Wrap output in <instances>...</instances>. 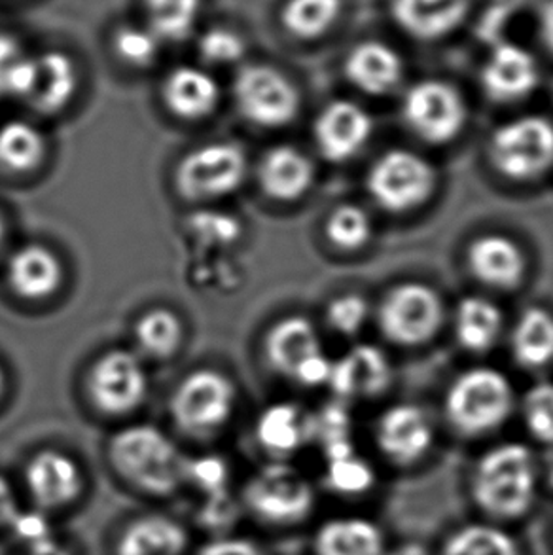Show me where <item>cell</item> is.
Masks as SVG:
<instances>
[{
	"instance_id": "d590c367",
	"label": "cell",
	"mask_w": 553,
	"mask_h": 555,
	"mask_svg": "<svg viewBox=\"0 0 553 555\" xmlns=\"http://www.w3.org/2000/svg\"><path fill=\"white\" fill-rule=\"evenodd\" d=\"M344 12V0H286L281 23L292 37L314 40L326 35Z\"/></svg>"
},
{
	"instance_id": "7402d4cb",
	"label": "cell",
	"mask_w": 553,
	"mask_h": 555,
	"mask_svg": "<svg viewBox=\"0 0 553 555\" xmlns=\"http://www.w3.org/2000/svg\"><path fill=\"white\" fill-rule=\"evenodd\" d=\"M345 78L368 95L382 98L397 90L404 78V61L400 53L375 40L355 46L344 61Z\"/></svg>"
},
{
	"instance_id": "1f68e13d",
	"label": "cell",
	"mask_w": 553,
	"mask_h": 555,
	"mask_svg": "<svg viewBox=\"0 0 553 555\" xmlns=\"http://www.w3.org/2000/svg\"><path fill=\"white\" fill-rule=\"evenodd\" d=\"M326 473L324 481L332 493L342 496H360L375 486L374 466L355 450L352 442L342 443L324 451Z\"/></svg>"
},
{
	"instance_id": "ee69618b",
	"label": "cell",
	"mask_w": 553,
	"mask_h": 555,
	"mask_svg": "<svg viewBox=\"0 0 553 555\" xmlns=\"http://www.w3.org/2000/svg\"><path fill=\"white\" fill-rule=\"evenodd\" d=\"M195 555H268L266 550L245 537H230L222 534L213 541L205 542Z\"/></svg>"
},
{
	"instance_id": "ba28073f",
	"label": "cell",
	"mask_w": 553,
	"mask_h": 555,
	"mask_svg": "<svg viewBox=\"0 0 553 555\" xmlns=\"http://www.w3.org/2000/svg\"><path fill=\"white\" fill-rule=\"evenodd\" d=\"M438 173L428 159L415 152L395 149L383 152L366 175V188L382 209L402 215L430 199Z\"/></svg>"
},
{
	"instance_id": "9c48e42d",
	"label": "cell",
	"mask_w": 553,
	"mask_h": 555,
	"mask_svg": "<svg viewBox=\"0 0 553 555\" xmlns=\"http://www.w3.org/2000/svg\"><path fill=\"white\" fill-rule=\"evenodd\" d=\"M233 99L245 120L266 129L288 126L301 106L296 83L279 68L263 63L241 68L233 82Z\"/></svg>"
},
{
	"instance_id": "60d3db41",
	"label": "cell",
	"mask_w": 553,
	"mask_h": 555,
	"mask_svg": "<svg viewBox=\"0 0 553 555\" xmlns=\"http://www.w3.org/2000/svg\"><path fill=\"white\" fill-rule=\"evenodd\" d=\"M197 53L207 65H235L247 53V42L228 27H213L197 38Z\"/></svg>"
},
{
	"instance_id": "ab89813d",
	"label": "cell",
	"mask_w": 553,
	"mask_h": 555,
	"mask_svg": "<svg viewBox=\"0 0 553 555\" xmlns=\"http://www.w3.org/2000/svg\"><path fill=\"white\" fill-rule=\"evenodd\" d=\"M230 465L220 455H200L188 461L187 488L205 499L230 495Z\"/></svg>"
},
{
	"instance_id": "4fadbf2b",
	"label": "cell",
	"mask_w": 553,
	"mask_h": 555,
	"mask_svg": "<svg viewBox=\"0 0 553 555\" xmlns=\"http://www.w3.org/2000/svg\"><path fill=\"white\" fill-rule=\"evenodd\" d=\"M86 389L95 410L111 417H121L136 412L144 402L149 374L136 353L111 349L91 364Z\"/></svg>"
},
{
	"instance_id": "52a82bcc",
	"label": "cell",
	"mask_w": 553,
	"mask_h": 555,
	"mask_svg": "<svg viewBox=\"0 0 553 555\" xmlns=\"http://www.w3.org/2000/svg\"><path fill=\"white\" fill-rule=\"evenodd\" d=\"M248 173V156L232 141L203 144L175 167V190L184 202H215L240 190Z\"/></svg>"
},
{
	"instance_id": "f5cc1de1",
	"label": "cell",
	"mask_w": 553,
	"mask_h": 555,
	"mask_svg": "<svg viewBox=\"0 0 553 555\" xmlns=\"http://www.w3.org/2000/svg\"><path fill=\"white\" fill-rule=\"evenodd\" d=\"M4 390H7V374H4V370L0 366V397L4 395Z\"/></svg>"
},
{
	"instance_id": "7bdbcfd3",
	"label": "cell",
	"mask_w": 553,
	"mask_h": 555,
	"mask_svg": "<svg viewBox=\"0 0 553 555\" xmlns=\"http://www.w3.org/2000/svg\"><path fill=\"white\" fill-rule=\"evenodd\" d=\"M195 232L202 233L209 241L218 243H232L241 233L237 218L230 217L226 212H207V217H197L194 220Z\"/></svg>"
},
{
	"instance_id": "83f0119b",
	"label": "cell",
	"mask_w": 553,
	"mask_h": 555,
	"mask_svg": "<svg viewBox=\"0 0 553 555\" xmlns=\"http://www.w3.org/2000/svg\"><path fill=\"white\" fill-rule=\"evenodd\" d=\"M78 90V68L73 57L60 50L37 55V80L30 91V106L40 114L61 113Z\"/></svg>"
},
{
	"instance_id": "d4e9b609",
	"label": "cell",
	"mask_w": 553,
	"mask_h": 555,
	"mask_svg": "<svg viewBox=\"0 0 553 555\" xmlns=\"http://www.w3.org/2000/svg\"><path fill=\"white\" fill-rule=\"evenodd\" d=\"M472 0H390L395 22L419 40H438L464 22Z\"/></svg>"
},
{
	"instance_id": "277c9868",
	"label": "cell",
	"mask_w": 553,
	"mask_h": 555,
	"mask_svg": "<svg viewBox=\"0 0 553 555\" xmlns=\"http://www.w3.org/2000/svg\"><path fill=\"white\" fill-rule=\"evenodd\" d=\"M240 504L256 524L294 527L313 514L317 493L296 466L286 461H271L245 481Z\"/></svg>"
},
{
	"instance_id": "3957f363",
	"label": "cell",
	"mask_w": 553,
	"mask_h": 555,
	"mask_svg": "<svg viewBox=\"0 0 553 555\" xmlns=\"http://www.w3.org/2000/svg\"><path fill=\"white\" fill-rule=\"evenodd\" d=\"M516 395L509 377L489 366L466 370L451 383L443 410L459 435L476 438L501 428L514 412Z\"/></svg>"
},
{
	"instance_id": "7dc6e473",
	"label": "cell",
	"mask_w": 553,
	"mask_h": 555,
	"mask_svg": "<svg viewBox=\"0 0 553 555\" xmlns=\"http://www.w3.org/2000/svg\"><path fill=\"white\" fill-rule=\"evenodd\" d=\"M17 555H76V552L68 548L67 544L61 542L57 537H50L46 541L33 542V544L22 546Z\"/></svg>"
},
{
	"instance_id": "9a60e30c",
	"label": "cell",
	"mask_w": 553,
	"mask_h": 555,
	"mask_svg": "<svg viewBox=\"0 0 553 555\" xmlns=\"http://www.w3.org/2000/svg\"><path fill=\"white\" fill-rule=\"evenodd\" d=\"M375 442L390 463L415 465L434 448L433 421L419 405H390L377 420Z\"/></svg>"
},
{
	"instance_id": "5b68a950",
	"label": "cell",
	"mask_w": 553,
	"mask_h": 555,
	"mask_svg": "<svg viewBox=\"0 0 553 555\" xmlns=\"http://www.w3.org/2000/svg\"><path fill=\"white\" fill-rule=\"evenodd\" d=\"M237 404L232 377L213 369H200L179 383L169 400L175 425L188 436L207 438L230 423Z\"/></svg>"
},
{
	"instance_id": "b9f144b4",
	"label": "cell",
	"mask_w": 553,
	"mask_h": 555,
	"mask_svg": "<svg viewBox=\"0 0 553 555\" xmlns=\"http://www.w3.org/2000/svg\"><path fill=\"white\" fill-rule=\"evenodd\" d=\"M368 317H370V304L360 294H339L326 308V323L332 331L344 338L357 336L364 328Z\"/></svg>"
},
{
	"instance_id": "6da1fadb",
	"label": "cell",
	"mask_w": 553,
	"mask_h": 555,
	"mask_svg": "<svg viewBox=\"0 0 553 555\" xmlns=\"http://www.w3.org/2000/svg\"><path fill=\"white\" fill-rule=\"evenodd\" d=\"M106 459L116 478L139 495L171 499L187 489L190 457L154 425H129L114 433Z\"/></svg>"
},
{
	"instance_id": "603a6c76",
	"label": "cell",
	"mask_w": 553,
	"mask_h": 555,
	"mask_svg": "<svg viewBox=\"0 0 553 555\" xmlns=\"http://www.w3.org/2000/svg\"><path fill=\"white\" fill-rule=\"evenodd\" d=\"M313 182V162L288 144L266 152L258 164V184L273 202H298L311 190Z\"/></svg>"
},
{
	"instance_id": "30bf717a",
	"label": "cell",
	"mask_w": 553,
	"mask_h": 555,
	"mask_svg": "<svg viewBox=\"0 0 553 555\" xmlns=\"http://www.w3.org/2000/svg\"><path fill=\"white\" fill-rule=\"evenodd\" d=\"M446 308L440 294L423 283H402L385 294L377 323L383 336L402 347L423 346L440 332Z\"/></svg>"
},
{
	"instance_id": "d6a6232c",
	"label": "cell",
	"mask_w": 553,
	"mask_h": 555,
	"mask_svg": "<svg viewBox=\"0 0 553 555\" xmlns=\"http://www.w3.org/2000/svg\"><path fill=\"white\" fill-rule=\"evenodd\" d=\"M440 555H522V546L504 527L476 521L449 534Z\"/></svg>"
},
{
	"instance_id": "836d02e7",
	"label": "cell",
	"mask_w": 553,
	"mask_h": 555,
	"mask_svg": "<svg viewBox=\"0 0 553 555\" xmlns=\"http://www.w3.org/2000/svg\"><path fill=\"white\" fill-rule=\"evenodd\" d=\"M203 0H144L146 27L162 44H179L194 35Z\"/></svg>"
},
{
	"instance_id": "f6af8a7d",
	"label": "cell",
	"mask_w": 553,
	"mask_h": 555,
	"mask_svg": "<svg viewBox=\"0 0 553 555\" xmlns=\"http://www.w3.org/2000/svg\"><path fill=\"white\" fill-rule=\"evenodd\" d=\"M22 512V503L14 483L0 473V533H10Z\"/></svg>"
},
{
	"instance_id": "bcb514c9",
	"label": "cell",
	"mask_w": 553,
	"mask_h": 555,
	"mask_svg": "<svg viewBox=\"0 0 553 555\" xmlns=\"http://www.w3.org/2000/svg\"><path fill=\"white\" fill-rule=\"evenodd\" d=\"M22 55L20 42L12 35L0 33V98L4 95V83L10 68Z\"/></svg>"
},
{
	"instance_id": "e0dca14e",
	"label": "cell",
	"mask_w": 553,
	"mask_h": 555,
	"mask_svg": "<svg viewBox=\"0 0 553 555\" xmlns=\"http://www.w3.org/2000/svg\"><path fill=\"white\" fill-rule=\"evenodd\" d=\"M188 527L162 512H144L129 518L114 541V555H188Z\"/></svg>"
},
{
	"instance_id": "5bb4252c",
	"label": "cell",
	"mask_w": 553,
	"mask_h": 555,
	"mask_svg": "<svg viewBox=\"0 0 553 555\" xmlns=\"http://www.w3.org/2000/svg\"><path fill=\"white\" fill-rule=\"evenodd\" d=\"M374 120L362 106L337 99L322 108L313 124L317 149L332 164L355 158L372 139Z\"/></svg>"
},
{
	"instance_id": "8992f818",
	"label": "cell",
	"mask_w": 553,
	"mask_h": 555,
	"mask_svg": "<svg viewBox=\"0 0 553 555\" xmlns=\"http://www.w3.org/2000/svg\"><path fill=\"white\" fill-rule=\"evenodd\" d=\"M487 156L497 173L514 182H531L553 167V121L522 116L494 129Z\"/></svg>"
},
{
	"instance_id": "f546056e",
	"label": "cell",
	"mask_w": 553,
	"mask_h": 555,
	"mask_svg": "<svg viewBox=\"0 0 553 555\" xmlns=\"http://www.w3.org/2000/svg\"><path fill=\"white\" fill-rule=\"evenodd\" d=\"M510 347L514 361L525 370H540L553 362V315L544 308L525 309L519 315Z\"/></svg>"
},
{
	"instance_id": "7a4b0ae2",
	"label": "cell",
	"mask_w": 553,
	"mask_h": 555,
	"mask_svg": "<svg viewBox=\"0 0 553 555\" xmlns=\"http://www.w3.org/2000/svg\"><path fill=\"white\" fill-rule=\"evenodd\" d=\"M540 466L525 443L504 442L479 455L471 476V495L493 521H516L539 496Z\"/></svg>"
},
{
	"instance_id": "f907efd6",
	"label": "cell",
	"mask_w": 553,
	"mask_h": 555,
	"mask_svg": "<svg viewBox=\"0 0 553 555\" xmlns=\"http://www.w3.org/2000/svg\"><path fill=\"white\" fill-rule=\"evenodd\" d=\"M540 476L544 478L548 483V488L553 491V451L548 455L546 463L540 468Z\"/></svg>"
},
{
	"instance_id": "44dd1931",
	"label": "cell",
	"mask_w": 553,
	"mask_h": 555,
	"mask_svg": "<svg viewBox=\"0 0 553 555\" xmlns=\"http://www.w3.org/2000/svg\"><path fill=\"white\" fill-rule=\"evenodd\" d=\"M63 263L52 248L29 243L17 248L8 260L7 281L15 296L23 300L40 301L60 291Z\"/></svg>"
},
{
	"instance_id": "8d00e7d4",
	"label": "cell",
	"mask_w": 553,
	"mask_h": 555,
	"mask_svg": "<svg viewBox=\"0 0 553 555\" xmlns=\"http://www.w3.org/2000/svg\"><path fill=\"white\" fill-rule=\"evenodd\" d=\"M324 233L334 247L345 253H355L370 243L374 235V224L362 207L355 203H344L330 212Z\"/></svg>"
},
{
	"instance_id": "cb8c5ba5",
	"label": "cell",
	"mask_w": 553,
	"mask_h": 555,
	"mask_svg": "<svg viewBox=\"0 0 553 555\" xmlns=\"http://www.w3.org/2000/svg\"><path fill=\"white\" fill-rule=\"evenodd\" d=\"M255 436L273 461H288L311 440V417L299 405L276 402L258 415Z\"/></svg>"
},
{
	"instance_id": "ffe728a7",
	"label": "cell",
	"mask_w": 553,
	"mask_h": 555,
	"mask_svg": "<svg viewBox=\"0 0 553 555\" xmlns=\"http://www.w3.org/2000/svg\"><path fill=\"white\" fill-rule=\"evenodd\" d=\"M222 98L220 83L205 68L180 65L165 76L162 99L167 111L184 121H200L215 114Z\"/></svg>"
},
{
	"instance_id": "8fae6325",
	"label": "cell",
	"mask_w": 553,
	"mask_h": 555,
	"mask_svg": "<svg viewBox=\"0 0 553 555\" xmlns=\"http://www.w3.org/2000/svg\"><path fill=\"white\" fill-rule=\"evenodd\" d=\"M406 126L428 144H448L463 133L468 105L455 86L443 80H421L406 91Z\"/></svg>"
},
{
	"instance_id": "4316f807",
	"label": "cell",
	"mask_w": 553,
	"mask_h": 555,
	"mask_svg": "<svg viewBox=\"0 0 553 555\" xmlns=\"http://www.w3.org/2000/svg\"><path fill=\"white\" fill-rule=\"evenodd\" d=\"M314 555H385L382 527L362 516L326 519L314 533Z\"/></svg>"
},
{
	"instance_id": "681fc988",
	"label": "cell",
	"mask_w": 553,
	"mask_h": 555,
	"mask_svg": "<svg viewBox=\"0 0 553 555\" xmlns=\"http://www.w3.org/2000/svg\"><path fill=\"white\" fill-rule=\"evenodd\" d=\"M385 555H434L430 548H426L421 542H404L393 550H387Z\"/></svg>"
},
{
	"instance_id": "c3c4849f",
	"label": "cell",
	"mask_w": 553,
	"mask_h": 555,
	"mask_svg": "<svg viewBox=\"0 0 553 555\" xmlns=\"http://www.w3.org/2000/svg\"><path fill=\"white\" fill-rule=\"evenodd\" d=\"M540 38L553 53V0H546L540 10Z\"/></svg>"
},
{
	"instance_id": "ac0fdd59",
	"label": "cell",
	"mask_w": 553,
	"mask_h": 555,
	"mask_svg": "<svg viewBox=\"0 0 553 555\" xmlns=\"http://www.w3.org/2000/svg\"><path fill=\"white\" fill-rule=\"evenodd\" d=\"M466 263L481 285L499 291H516L527 275V256L516 241L502 233H486L474 240Z\"/></svg>"
},
{
	"instance_id": "2e32d148",
	"label": "cell",
	"mask_w": 553,
	"mask_h": 555,
	"mask_svg": "<svg viewBox=\"0 0 553 555\" xmlns=\"http://www.w3.org/2000/svg\"><path fill=\"white\" fill-rule=\"evenodd\" d=\"M479 82L487 98L494 103H516L537 90L539 63L524 46L501 42L487 55Z\"/></svg>"
},
{
	"instance_id": "4dcf8cb0",
	"label": "cell",
	"mask_w": 553,
	"mask_h": 555,
	"mask_svg": "<svg viewBox=\"0 0 553 555\" xmlns=\"http://www.w3.org/2000/svg\"><path fill=\"white\" fill-rule=\"evenodd\" d=\"M46 156V139L29 121L10 120L0 126V169L12 175L35 171Z\"/></svg>"
},
{
	"instance_id": "f35d334b",
	"label": "cell",
	"mask_w": 553,
	"mask_h": 555,
	"mask_svg": "<svg viewBox=\"0 0 553 555\" xmlns=\"http://www.w3.org/2000/svg\"><path fill=\"white\" fill-rule=\"evenodd\" d=\"M522 415L529 435L553 448V383H537L525 392Z\"/></svg>"
},
{
	"instance_id": "484cf974",
	"label": "cell",
	"mask_w": 553,
	"mask_h": 555,
	"mask_svg": "<svg viewBox=\"0 0 553 555\" xmlns=\"http://www.w3.org/2000/svg\"><path fill=\"white\" fill-rule=\"evenodd\" d=\"M263 349L271 369L292 379L307 359L322 351V344L309 319L292 315L271 326L266 334Z\"/></svg>"
},
{
	"instance_id": "7c38bea8",
	"label": "cell",
	"mask_w": 553,
	"mask_h": 555,
	"mask_svg": "<svg viewBox=\"0 0 553 555\" xmlns=\"http://www.w3.org/2000/svg\"><path fill=\"white\" fill-rule=\"evenodd\" d=\"M23 488L35 511L46 516L80 504L88 476L73 455L60 450H40L23 466Z\"/></svg>"
},
{
	"instance_id": "e575fe53",
	"label": "cell",
	"mask_w": 553,
	"mask_h": 555,
	"mask_svg": "<svg viewBox=\"0 0 553 555\" xmlns=\"http://www.w3.org/2000/svg\"><path fill=\"white\" fill-rule=\"evenodd\" d=\"M136 339L137 346L141 347L146 357L165 361L179 353L184 339V326L180 317L171 309H150L137 321Z\"/></svg>"
},
{
	"instance_id": "db71d44e",
	"label": "cell",
	"mask_w": 553,
	"mask_h": 555,
	"mask_svg": "<svg viewBox=\"0 0 553 555\" xmlns=\"http://www.w3.org/2000/svg\"><path fill=\"white\" fill-rule=\"evenodd\" d=\"M4 235H7V222H4V217H2V212H0V245H2V241H4Z\"/></svg>"
},
{
	"instance_id": "d6986e66",
	"label": "cell",
	"mask_w": 553,
	"mask_h": 555,
	"mask_svg": "<svg viewBox=\"0 0 553 555\" xmlns=\"http://www.w3.org/2000/svg\"><path fill=\"white\" fill-rule=\"evenodd\" d=\"M393 369L380 347L362 344L334 361L329 387L342 398H375L389 389Z\"/></svg>"
},
{
	"instance_id": "74e56055",
	"label": "cell",
	"mask_w": 553,
	"mask_h": 555,
	"mask_svg": "<svg viewBox=\"0 0 553 555\" xmlns=\"http://www.w3.org/2000/svg\"><path fill=\"white\" fill-rule=\"evenodd\" d=\"M162 46V40L146 25H124L114 33V53L129 67L144 68L154 65Z\"/></svg>"
},
{
	"instance_id": "f1b7e54d",
	"label": "cell",
	"mask_w": 553,
	"mask_h": 555,
	"mask_svg": "<svg viewBox=\"0 0 553 555\" xmlns=\"http://www.w3.org/2000/svg\"><path fill=\"white\" fill-rule=\"evenodd\" d=\"M453 328L463 349L471 353H487L501 338L504 315L494 301L481 296H466L456 304Z\"/></svg>"
},
{
	"instance_id": "816d5d0a",
	"label": "cell",
	"mask_w": 553,
	"mask_h": 555,
	"mask_svg": "<svg viewBox=\"0 0 553 555\" xmlns=\"http://www.w3.org/2000/svg\"><path fill=\"white\" fill-rule=\"evenodd\" d=\"M497 7L506 8V10H519L527 4H531L532 0H493Z\"/></svg>"
}]
</instances>
